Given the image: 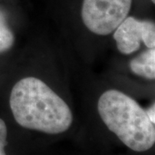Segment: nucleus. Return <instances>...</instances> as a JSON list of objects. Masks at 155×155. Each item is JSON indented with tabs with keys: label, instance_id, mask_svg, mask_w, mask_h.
<instances>
[{
	"label": "nucleus",
	"instance_id": "1",
	"mask_svg": "<svg viewBox=\"0 0 155 155\" xmlns=\"http://www.w3.org/2000/svg\"><path fill=\"white\" fill-rule=\"evenodd\" d=\"M10 106L16 122L31 130L50 134L64 133L73 121L67 103L38 78H23L15 84Z\"/></svg>",
	"mask_w": 155,
	"mask_h": 155
},
{
	"label": "nucleus",
	"instance_id": "2",
	"mask_svg": "<svg viewBox=\"0 0 155 155\" xmlns=\"http://www.w3.org/2000/svg\"><path fill=\"white\" fill-rule=\"evenodd\" d=\"M97 110L102 121L128 148L145 152L155 143L154 123L135 100L117 90L100 96Z\"/></svg>",
	"mask_w": 155,
	"mask_h": 155
},
{
	"label": "nucleus",
	"instance_id": "3",
	"mask_svg": "<svg viewBox=\"0 0 155 155\" xmlns=\"http://www.w3.org/2000/svg\"><path fill=\"white\" fill-rule=\"evenodd\" d=\"M132 0H83L81 18L91 32L108 35L128 16Z\"/></svg>",
	"mask_w": 155,
	"mask_h": 155
},
{
	"label": "nucleus",
	"instance_id": "4",
	"mask_svg": "<svg viewBox=\"0 0 155 155\" xmlns=\"http://www.w3.org/2000/svg\"><path fill=\"white\" fill-rule=\"evenodd\" d=\"M117 49L123 54L136 52L143 42L147 48H155L154 22L127 17L114 31Z\"/></svg>",
	"mask_w": 155,
	"mask_h": 155
},
{
	"label": "nucleus",
	"instance_id": "5",
	"mask_svg": "<svg viewBox=\"0 0 155 155\" xmlns=\"http://www.w3.org/2000/svg\"><path fill=\"white\" fill-rule=\"evenodd\" d=\"M132 72L147 79L155 78V49L148 48L130 61Z\"/></svg>",
	"mask_w": 155,
	"mask_h": 155
},
{
	"label": "nucleus",
	"instance_id": "6",
	"mask_svg": "<svg viewBox=\"0 0 155 155\" xmlns=\"http://www.w3.org/2000/svg\"><path fill=\"white\" fill-rule=\"evenodd\" d=\"M14 35L6 26L5 18L0 14V53L9 50L14 44Z\"/></svg>",
	"mask_w": 155,
	"mask_h": 155
},
{
	"label": "nucleus",
	"instance_id": "7",
	"mask_svg": "<svg viewBox=\"0 0 155 155\" xmlns=\"http://www.w3.org/2000/svg\"><path fill=\"white\" fill-rule=\"evenodd\" d=\"M7 145V127L5 122L0 119V155H6L5 147Z\"/></svg>",
	"mask_w": 155,
	"mask_h": 155
},
{
	"label": "nucleus",
	"instance_id": "8",
	"mask_svg": "<svg viewBox=\"0 0 155 155\" xmlns=\"http://www.w3.org/2000/svg\"><path fill=\"white\" fill-rule=\"evenodd\" d=\"M147 116L149 117V119L151 120V122L153 123L155 122V119H154V116H155V105L153 104V106H151L149 109L147 110H146Z\"/></svg>",
	"mask_w": 155,
	"mask_h": 155
},
{
	"label": "nucleus",
	"instance_id": "9",
	"mask_svg": "<svg viewBox=\"0 0 155 155\" xmlns=\"http://www.w3.org/2000/svg\"><path fill=\"white\" fill-rule=\"evenodd\" d=\"M151 1H152V2H153V4H154V3H155V0H151Z\"/></svg>",
	"mask_w": 155,
	"mask_h": 155
}]
</instances>
